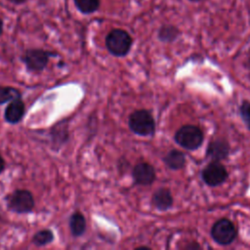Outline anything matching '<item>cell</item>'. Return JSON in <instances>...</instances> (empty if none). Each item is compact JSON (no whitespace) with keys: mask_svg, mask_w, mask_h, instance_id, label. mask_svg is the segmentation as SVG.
Returning a JSON list of instances; mask_svg holds the SVG:
<instances>
[{"mask_svg":"<svg viewBox=\"0 0 250 250\" xmlns=\"http://www.w3.org/2000/svg\"><path fill=\"white\" fill-rule=\"evenodd\" d=\"M176 143L188 150L197 149L203 143L204 135L195 125H184L175 134Z\"/></svg>","mask_w":250,"mask_h":250,"instance_id":"cell-1","label":"cell"},{"mask_svg":"<svg viewBox=\"0 0 250 250\" xmlns=\"http://www.w3.org/2000/svg\"><path fill=\"white\" fill-rule=\"evenodd\" d=\"M130 34L123 29H112L105 38L107 50L116 57H123L128 54L132 46Z\"/></svg>","mask_w":250,"mask_h":250,"instance_id":"cell-2","label":"cell"},{"mask_svg":"<svg viewBox=\"0 0 250 250\" xmlns=\"http://www.w3.org/2000/svg\"><path fill=\"white\" fill-rule=\"evenodd\" d=\"M128 123L131 131L140 136H150L155 131V121L150 112L146 109L134 111Z\"/></svg>","mask_w":250,"mask_h":250,"instance_id":"cell-3","label":"cell"},{"mask_svg":"<svg viewBox=\"0 0 250 250\" xmlns=\"http://www.w3.org/2000/svg\"><path fill=\"white\" fill-rule=\"evenodd\" d=\"M237 235V229L231 221L223 218L218 220L211 229V236L220 245L230 244Z\"/></svg>","mask_w":250,"mask_h":250,"instance_id":"cell-4","label":"cell"},{"mask_svg":"<svg viewBox=\"0 0 250 250\" xmlns=\"http://www.w3.org/2000/svg\"><path fill=\"white\" fill-rule=\"evenodd\" d=\"M8 207L16 213H28L34 207L33 195L25 189H17L8 197Z\"/></svg>","mask_w":250,"mask_h":250,"instance_id":"cell-5","label":"cell"},{"mask_svg":"<svg viewBox=\"0 0 250 250\" xmlns=\"http://www.w3.org/2000/svg\"><path fill=\"white\" fill-rule=\"evenodd\" d=\"M228 171L220 161H211L201 172L203 182L209 187H218L228 179Z\"/></svg>","mask_w":250,"mask_h":250,"instance_id":"cell-6","label":"cell"},{"mask_svg":"<svg viewBox=\"0 0 250 250\" xmlns=\"http://www.w3.org/2000/svg\"><path fill=\"white\" fill-rule=\"evenodd\" d=\"M51 56V52L41 49H30L25 51L22 61L24 62L28 70L41 71L46 67Z\"/></svg>","mask_w":250,"mask_h":250,"instance_id":"cell-7","label":"cell"},{"mask_svg":"<svg viewBox=\"0 0 250 250\" xmlns=\"http://www.w3.org/2000/svg\"><path fill=\"white\" fill-rule=\"evenodd\" d=\"M133 178L136 184L147 186L155 180V170L149 163L142 162L137 164L133 169Z\"/></svg>","mask_w":250,"mask_h":250,"instance_id":"cell-8","label":"cell"},{"mask_svg":"<svg viewBox=\"0 0 250 250\" xmlns=\"http://www.w3.org/2000/svg\"><path fill=\"white\" fill-rule=\"evenodd\" d=\"M229 152V145L225 140H214L207 146L206 154L212 161H221L226 159Z\"/></svg>","mask_w":250,"mask_h":250,"instance_id":"cell-9","label":"cell"},{"mask_svg":"<svg viewBox=\"0 0 250 250\" xmlns=\"http://www.w3.org/2000/svg\"><path fill=\"white\" fill-rule=\"evenodd\" d=\"M24 114V104L21 98L10 102L4 112V118L8 123L16 124L20 122Z\"/></svg>","mask_w":250,"mask_h":250,"instance_id":"cell-10","label":"cell"},{"mask_svg":"<svg viewBox=\"0 0 250 250\" xmlns=\"http://www.w3.org/2000/svg\"><path fill=\"white\" fill-rule=\"evenodd\" d=\"M152 204L160 211H166L173 205V197L168 188H161L152 195Z\"/></svg>","mask_w":250,"mask_h":250,"instance_id":"cell-11","label":"cell"},{"mask_svg":"<svg viewBox=\"0 0 250 250\" xmlns=\"http://www.w3.org/2000/svg\"><path fill=\"white\" fill-rule=\"evenodd\" d=\"M164 163L172 170H180L186 164L185 154L177 149L170 150L163 158Z\"/></svg>","mask_w":250,"mask_h":250,"instance_id":"cell-12","label":"cell"},{"mask_svg":"<svg viewBox=\"0 0 250 250\" xmlns=\"http://www.w3.org/2000/svg\"><path fill=\"white\" fill-rule=\"evenodd\" d=\"M69 228L72 235L74 236L82 235L86 229V220L84 216L79 212L73 213L69 220Z\"/></svg>","mask_w":250,"mask_h":250,"instance_id":"cell-13","label":"cell"},{"mask_svg":"<svg viewBox=\"0 0 250 250\" xmlns=\"http://www.w3.org/2000/svg\"><path fill=\"white\" fill-rule=\"evenodd\" d=\"M76 8L83 14H92L100 7V0H74Z\"/></svg>","mask_w":250,"mask_h":250,"instance_id":"cell-14","label":"cell"},{"mask_svg":"<svg viewBox=\"0 0 250 250\" xmlns=\"http://www.w3.org/2000/svg\"><path fill=\"white\" fill-rule=\"evenodd\" d=\"M53 239L54 234L50 229H42L33 235L32 242L37 246H44L51 243Z\"/></svg>","mask_w":250,"mask_h":250,"instance_id":"cell-15","label":"cell"},{"mask_svg":"<svg viewBox=\"0 0 250 250\" xmlns=\"http://www.w3.org/2000/svg\"><path fill=\"white\" fill-rule=\"evenodd\" d=\"M21 96L20 91L16 88L0 86V104L11 102L17 98H21Z\"/></svg>","mask_w":250,"mask_h":250,"instance_id":"cell-16","label":"cell"},{"mask_svg":"<svg viewBox=\"0 0 250 250\" xmlns=\"http://www.w3.org/2000/svg\"><path fill=\"white\" fill-rule=\"evenodd\" d=\"M178 30L174 27V26H163L160 30H159V38L162 41L165 42H170L176 39V37L178 36Z\"/></svg>","mask_w":250,"mask_h":250,"instance_id":"cell-17","label":"cell"},{"mask_svg":"<svg viewBox=\"0 0 250 250\" xmlns=\"http://www.w3.org/2000/svg\"><path fill=\"white\" fill-rule=\"evenodd\" d=\"M239 111H240L241 118H242L243 121L245 122L247 128L250 130V106H249V103L245 101V102L240 105Z\"/></svg>","mask_w":250,"mask_h":250,"instance_id":"cell-18","label":"cell"},{"mask_svg":"<svg viewBox=\"0 0 250 250\" xmlns=\"http://www.w3.org/2000/svg\"><path fill=\"white\" fill-rule=\"evenodd\" d=\"M4 167H5V162H4V159L0 155V173L4 170Z\"/></svg>","mask_w":250,"mask_h":250,"instance_id":"cell-19","label":"cell"},{"mask_svg":"<svg viewBox=\"0 0 250 250\" xmlns=\"http://www.w3.org/2000/svg\"><path fill=\"white\" fill-rule=\"evenodd\" d=\"M9 1L12 2V3H15V4H21V3H23L26 0H9Z\"/></svg>","mask_w":250,"mask_h":250,"instance_id":"cell-20","label":"cell"},{"mask_svg":"<svg viewBox=\"0 0 250 250\" xmlns=\"http://www.w3.org/2000/svg\"><path fill=\"white\" fill-rule=\"evenodd\" d=\"M2 32H3V21H2V20L0 19V35L2 34Z\"/></svg>","mask_w":250,"mask_h":250,"instance_id":"cell-21","label":"cell"},{"mask_svg":"<svg viewBox=\"0 0 250 250\" xmlns=\"http://www.w3.org/2000/svg\"><path fill=\"white\" fill-rule=\"evenodd\" d=\"M247 62H248V65L250 66V54H249V56H248V60H247Z\"/></svg>","mask_w":250,"mask_h":250,"instance_id":"cell-22","label":"cell"},{"mask_svg":"<svg viewBox=\"0 0 250 250\" xmlns=\"http://www.w3.org/2000/svg\"><path fill=\"white\" fill-rule=\"evenodd\" d=\"M191 1H198V0H191Z\"/></svg>","mask_w":250,"mask_h":250,"instance_id":"cell-23","label":"cell"},{"mask_svg":"<svg viewBox=\"0 0 250 250\" xmlns=\"http://www.w3.org/2000/svg\"><path fill=\"white\" fill-rule=\"evenodd\" d=\"M249 106H250V103H249Z\"/></svg>","mask_w":250,"mask_h":250,"instance_id":"cell-24","label":"cell"}]
</instances>
